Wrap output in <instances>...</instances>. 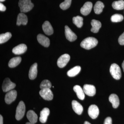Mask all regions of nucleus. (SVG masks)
Wrapping results in <instances>:
<instances>
[{
  "label": "nucleus",
  "mask_w": 124,
  "mask_h": 124,
  "mask_svg": "<svg viewBox=\"0 0 124 124\" xmlns=\"http://www.w3.org/2000/svg\"><path fill=\"white\" fill-rule=\"evenodd\" d=\"M98 44V40L93 37H89L84 39L81 43V47L85 49L89 50L95 47Z\"/></svg>",
  "instance_id": "nucleus-1"
},
{
  "label": "nucleus",
  "mask_w": 124,
  "mask_h": 124,
  "mask_svg": "<svg viewBox=\"0 0 124 124\" xmlns=\"http://www.w3.org/2000/svg\"><path fill=\"white\" fill-rule=\"evenodd\" d=\"M18 5L20 7V11L22 13H26L30 11L34 6L31 0H20Z\"/></svg>",
  "instance_id": "nucleus-2"
},
{
  "label": "nucleus",
  "mask_w": 124,
  "mask_h": 124,
  "mask_svg": "<svg viewBox=\"0 0 124 124\" xmlns=\"http://www.w3.org/2000/svg\"><path fill=\"white\" fill-rule=\"evenodd\" d=\"M110 73L112 77L116 80H119L121 77V72L120 67L116 63L111 65Z\"/></svg>",
  "instance_id": "nucleus-3"
},
{
  "label": "nucleus",
  "mask_w": 124,
  "mask_h": 124,
  "mask_svg": "<svg viewBox=\"0 0 124 124\" xmlns=\"http://www.w3.org/2000/svg\"><path fill=\"white\" fill-rule=\"evenodd\" d=\"M26 108L24 103L23 101L19 102L16 110L15 117L16 120H19L22 119L25 113Z\"/></svg>",
  "instance_id": "nucleus-4"
},
{
  "label": "nucleus",
  "mask_w": 124,
  "mask_h": 124,
  "mask_svg": "<svg viewBox=\"0 0 124 124\" xmlns=\"http://www.w3.org/2000/svg\"><path fill=\"white\" fill-rule=\"evenodd\" d=\"M16 84L15 83L11 82L9 78H6L2 84V90L5 92H8L14 88Z\"/></svg>",
  "instance_id": "nucleus-5"
},
{
  "label": "nucleus",
  "mask_w": 124,
  "mask_h": 124,
  "mask_svg": "<svg viewBox=\"0 0 124 124\" xmlns=\"http://www.w3.org/2000/svg\"><path fill=\"white\" fill-rule=\"evenodd\" d=\"M39 94L45 100H52L53 98V94L50 89H44L41 90Z\"/></svg>",
  "instance_id": "nucleus-6"
},
{
  "label": "nucleus",
  "mask_w": 124,
  "mask_h": 124,
  "mask_svg": "<svg viewBox=\"0 0 124 124\" xmlns=\"http://www.w3.org/2000/svg\"><path fill=\"white\" fill-rule=\"evenodd\" d=\"M70 59V55L67 54H64L61 55L57 62L58 66L60 68L64 67L67 64Z\"/></svg>",
  "instance_id": "nucleus-7"
},
{
  "label": "nucleus",
  "mask_w": 124,
  "mask_h": 124,
  "mask_svg": "<svg viewBox=\"0 0 124 124\" xmlns=\"http://www.w3.org/2000/svg\"><path fill=\"white\" fill-rule=\"evenodd\" d=\"M17 96V92L16 90H11L9 91L6 94L5 100L7 104H10L14 101Z\"/></svg>",
  "instance_id": "nucleus-8"
},
{
  "label": "nucleus",
  "mask_w": 124,
  "mask_h": 124,
  "mask_svg": "<svg viewBox=\"0 0 124 124\" xmlns=\"http://www.w3.org/2000/svg\"><path fill=\"white\" fill-rule=\"evenodd\" d=\"M99 109L96 105L92 104L89 107L88 113L92 119H95L97 118L99 115Z\"/></svg>",
  "instance_id": "nucleus-9"
},
{
  "label": "nucleus",
  "mask_w": 124,
  "mask_h": 124,
  "mask_svg": "<svg viewBox=\"0 0 124 124\" xmlns=\"http://www.w3.org/2000/svg\"><path fill=\"white\" fill-rule=\"evenodd\" d=\"M83 89L85 94L89 96H94L96 93V89L93 85H85Z\"/></svg>",
  "instance_id": "nucleus-10"
},
{
  "label": "nucleus",
  "mask_w": 124,
  "mask_h": 124,
  "mask_svg": "<svg viewBox=\"0 0 124 124\" xmlns=\"http://www.w3.org/2000/svg\"><path fill=\"white\" fill-rule=\"evenodd\" d=\"M65 34L67 39L70 42L75 41L77 39L76 35L67 26H65Z\"/></svg>",
  "instance_id": "nucleus-11"
},
{
  "label": "nucleus",
  "mask_w": 124,
  "mask_h": 124,
  "mask_svg": "<svg viewBox=\"0 0 124 124\" xmlns=\"http://www.w3.org/2000/svg\"><path fill=\"white\" fill-rule=\"evenodd\" d=\"M93 8V4L91 2H86L81 7L80 12L83 15L86 16L90 13Z\"/></svg>",
  "instance_id": "nucleus-12"
},
{
  "label": "nucleus",
  "mask_w": 124,
  "mask_h": 124,
  "mask_svg": "<svg viewBox=\"0 0 124 124\" xmlns=\"http://www.w3.org/2000/svg\"><path fill=\"white\" fill-rule=\"evenodd\" d=\"M42 29L46 34L51 35L53 33L54 30L53 27L48 21L45 22L42 26Z\"/></svg>",
  "instance_id": "nucleus-13"
},
{
  "label": "nucleus",
  "mask_w": 124,
  "mask_h": 124,
  "mask_svg": "<svg viewBox=\"0 0 124 124\" xmlns=\"http://www.w3.org/2000/svg\"><path fill=\"white\" fill-rule=\"evenodd\" d=\"M27 46L24 44H21L15 46L12 50V52L15 54H20L24 53L26 51Z\"/></svg>",
  "instance_id": "nucleus-14"
},
{
  "label": "nucleus",
  "mask_w": 124,
  "mask_h": 124,
  "mask_svg": "<svg viewBox=\"0 0 124 124\" xmlns=\"http://www.w3.org/2000/svg\"><path fill=\"white\" fill-rule=\"evenodd\" d=\"M37 39L38 42L45 47H48L50 45V40L48 38L42 35L39 34L37 37Z\"/></svg>",
  "instance_id": "nucleus-15"
},
{
  "label": "nucleus",
  "mask_w": 124,
  "mask_h": 124,
  "mask_svg": "<svg viewBox=\"0 0 124 124\" xmlns=\"http://www.w3.org/2000/svg\"><path fill=\"white\" fill-rule=\"evenodd\" d=\"M49 109L47 108H45L41 111L40 112L39 120L42 123H45L46 122L47 118L49 115Z\"/></svg>",
  "instance_id": "nucleus-16"
},
{
  "label": "nucleus",
  "mask_w": 124,
  "mask_h": 124,
  "mask_svg": "<svg viewBox=\"0 0 124 124\" xmlns=\"http://www.w3.org/2000/svg\"><path fill=\"white\" fill-rule=\"evenodd\" d=\"M72 106L73 110L77 114L80 115L83 111V108L79 103L76 100H73L72 102Z\"/></svg>",
  "instance_id": "nucleus-17"
},
{
  "label": "nucleus",
  "mask_w": 124,
  "mask_h": 124,
  "mask_svg": "<svg viewBox=\"0 0 124 124\" xmlns=\"http://www.w3.org/2000/svg\"><path fill=\"white\" fill-rule=\"evenodd\" d=\"M109 101L112 104L113 108H116L120 104V101L118 96L115 94H112L108 98Z\"/></svg>",
  "instance_id": "nucleus-18"
},
{
  "label": "nucleus",
  "mask_w": 124,
  "mask_h": 124,
  "mask_svg": "<svg viewBox=\"0 0 124 124\" xmlns=\"http://www.w3.org/2000/svg\"><path fill=\"white\" fill-rule=\"evenodd\" d=\"M37 64L35 63L32 64L29 70V77L31 80H33L37 77Z\"/></svg>",
  "instance_id": "nucleus-19"
},
{
  "label": "nucleus",
  "mask_w": 124,
  "mask_h": 124,
  "mask_svg": "<svg viewBox=\"0 0 124 124\" xmlns=\"http://www.w3.org/2000/svg\"><path fill=\"white\" fill-rule=\"evenodd\" d=\"M28 18L27 16L23 13H20L19 14L17 18L16 24L18 26L21 24L26 25L27 23Z\"/></svg>",
  "instance_id": "nucleus-20"
},
{
  "label": "nucleus",
  "mask_w": 124,
  "mask_h": 124,
  "mask_svg": "<svg viewBox=\"0 0 124 124\" xmlns=\"http://www.w3.org/2000/svg\"><path fill=\"white\" fill-rule=\"evenodd\" d=\"M73 90L76 93L78 98L80 100H83L85 98V93L83 89L80 85H76L73 87Z\"/></svg>",
  "instance_id": "nucleus-21"
},
{
  "label": "nucleus",
  "mask_w": 124,
  "mask_h": 124,
  "mask_svg": "<svg viewBox=\"0 0 124 124\" xmlns=\"http://www.w3.org/2000/svg\"><path fill=\"white\" fill-rule=\"evenodd\" d=\"M91 23L92 26L91 29V31L94 33L98 32L99 29L101 27V23L100 21L93 19L91 21Z\"/></svg>",
  "instance_id": "nucleus-22"
},
{
  "label": "nucleus",
  "mask_w": 124,
  "mask_h": 124,
  "mask_svg": "<svg viewBox=\"0 0 124 124\" xmlns=\"http://www.w3.org/2000/svg\"><path fill=\"white\" fill-rule=\"evenodd\" d=\"M27 117L29 122L31 123H36L38 120V116L35 112L33 110H30L28 112L27 114Z\"/></svg>",
  "instance_id": "nucleus-23"
},
{
  "label": "nucleus",
  "mask_w": 124,
  "mask_h": 124,
  "mask_svg": "<svg viewBox=\"0 0 124 124\" xmlns=\"http://www.w3.org/2000/svg\"><path fill=\"white\" fill-rule=\"evenodd\" d=\"M104 7V5L103 2L100 1H98L95 3L94 7V13L97 14H101L102 12Z\"/></svg>",
  "instance_id": "nucleus-24"
},
{
  "label": "nucleus",
  "mask_w": 124,
  "mask_h": 124,
  "mask_svg": "<svg viewBox=\"0 0 124 124\" xmlns=\"http://www.w3.org/2000/svg\"><path fill=\"white\" fill-rule=\"evenodd\" d=\"M81 68L79 66H76L71 69L68 71L67 74L70 77H73L77 75L79 73Z\"/></svg>",
  "instance_id": "nucleus-25"
},
{
  "label": "nucleus",
  "mask_w": 124,
  "mask_h": 124,
  "mask_svg": "<svg viewBox=\"0 0 124 124\" xmlns=\"http://www.w3.org/2000/svg\"><path fill=\"white\" fill-rule=\"evenodd\" d=\"M22 58L20 57H16L11 59L9 62L8 66L10 68H14L17 66L21 62Z\"/></svg>",
  "instance_id": "nucleus-26"
},
{
  "label": "nucleus",
  "mask_w": 124,
  "mask_h": 124,
  "mask_svg": "<svg viewBox=\"0 0 124 124\" xmlns=\"http://www.w3.org/2000/svg\"><path fill=\"white\" fill-rule=\"evenodd\" d=\"M112 6L114 9L117 10H121L124 9V1L123 0L114 1Z\"/></svg>",
  "instance_id": "nucleus-27"
},
{
  "label": "nucleus",
  "mask_w": 124,
  "mask_h": 124,
  "mask_svg": "<svg viewBox=\"0 0 124 124\" xmlns=\"http://www.w3.org/2000/svg\"><path fill=\"white\" fill-rule=\"evenodd\" d=\"M73 23L78 28L81 27L83 24V18L81 16H78L73 17Z\"/></svg>",
  "instance_id": "nucleus-28"
},
{
  "label": "nucleus",
  "mask_w": 124,
  "mask_h": 124,
  "mask_svg": "<svg viewBox=\"0 0 124 124\" xmlns=\"http://www.w3.org/2000/svg\"><path fill=\"white\" fill-rule=\"evenodd\" d=\"M12 36L11 33L9 32H6L5 33H2L0 35V44L7 42Z\"/></svg>",
  "instance_id": "nucleus-29"
},
{
  "label": "nucleus",
  "mask_w": 124,
  "mask_h": 124,
  "mask_svg": "<svg viewBox=\"0 0 124 124\" xmlns=\"http://www.w3.org/2000/svg\"><path fill=\"white\" fill-rule=\"evenodd\" d=\"M124 19V17L122 15L115 14L112 15L111 18V21L113 22L117 23L121 22Z\"/></svg>",
  "instance_id": "nucleus-30"
},
{
  "label": "nucleus",
  "mask_w": 124,
  "mask_h": 124,
  "mask_svg": "<svg viewBox=\"0 0 124 124\" xmlns=\"http://www.w3.org/2000/svg\"><path fill=\"white\" fill-rule=\"evenodd\" d=\"M51 87V82L48 80H45L42 81L40 85V88L42 89H50Z\"/></svg>",
  "instance_id": "nucleus-31"
},
{
  "label": "nucleus",
  "mask_w": 124,
  "mask_h": 124,
  "mask_svg": "<svg viewBox=\"0 0 124 124\" xmlns=\"http://www.w3.org/2000/svg\"><path fill=\"white\" fill-rule=\"evenodd\" d=\"M72 0H64V2H62L60 5V7L63 10L69 8L70 6Z\"/></svg>",
  "instance_id": "nucleus-32"
},
{
  "label": "nucleus",
  "mask_w": 124,
  "mask_h": 124,
  "mask_svg": "<svg viewBox=\"0 0 124 124\" xmlns=\"http://www.w3.org/2000/svg\"><path fill=\"white\" fill-rule=\"evenodd\" d=\"M118 42L121 45H124V32L120 36L118 39Z\"/></svg>",
  "instance_id": "nucleus-33"
},
{
  "label": "nucleus",
  "mask_w": 124,
  "mask_h": 124,
  "mask_svg": "<svg viewBox=\"0 0 124 124\" xmlns=\"http://www.w3.org/2000/svg\"><path fill=\"white\" fill-rule=\"evenodd\" d=\"M104 124H112V120L110 117H107L104 120Z\"/></svg>",
  "instance_id": "nucleus-34"
},
{
  "label": "nucleus",
  "mask_w": 124,
  "mask_h": 124,
  "mask_svg": "<svg viewBox=\"0 0 124 124\" xmlns=\"http://www.w3.org/2000/svg\"><path fill=\"white\" fill-rule=\"evenodd\" d=\"M6 7L1 3H0V11H4L6 10Z\"/></svg>",
  "instance_id": "nucleus-35"
},
{
  "label": "nucleus",
  "mask_w": 124,
  "mask_h": 124,
  "mask_svg": "<svg viewBox=\"0 0 124 124\" xmlns=\"http://www.w3.org/2000/svg\"><path fill=\"white\" fill-rule=\"evenodd\" d=\"M3 119L2 116L0 115V124H3Z\"/></svg>",
  "instance_id": "nucleus-36"
},
{
  "label": "nucleus",
  "mask_w": 124,
  "mask_h": 124,
  "mask_svg": "<svg viewBox=\"0 0 124 124\" xmlns=\"http://www.w3.org/2000/svg\"><path fill=\"white\" fill-rule=\"evenodd\" d=\"M122 69H123V70H124V62H123V63H122Z\"/></svg>",
  "instance_id": "nucleus-37"
},
{
  "label": "nucleus",
  "mask_w": 124,
  "mask_h": 124,
  "mask_svg": "<svg viewBox=\"0 0 124 124\" xmlns=\"http://www.w3.org/2000/svg\"><path fill=\"white\" fill-rule=\"evenodd\" d=\"M84 124H91L89 122H88V121H85L84 122Z\"/></svg>",
  "instance_id": "nucleus-38"
},
{
  "label": "nucleus",
  "mask_w": 124,
  "mask_h": 124,
  "mask_svg": "<svg viewBox=\"0 0 124 124\" xmlns=\"http://www.w3.org/2000/svg\"><path fill=\"white\" fill-rule=\"evenodd\" d=\"M26 124H34V123H31V122H28L26 123Z\"/></svg>",
  "instance_id": "nucleus-39"
},
{
  "label": "nucleus",
  "mask_w": 124,
  "mask_h": 124,
  "mask_svg": "<svg viewBox=\"0 0 124 124\" xmlns=\"http://www.w3.org/2000/svg\"><path fill=\"white\" fill-rule=\"evenodd\" d=\"M5 0H0V1L1 2H3V1H4Z\"/></svg>",
  "instance_id": "nucleus-40"
}]
</instances>
